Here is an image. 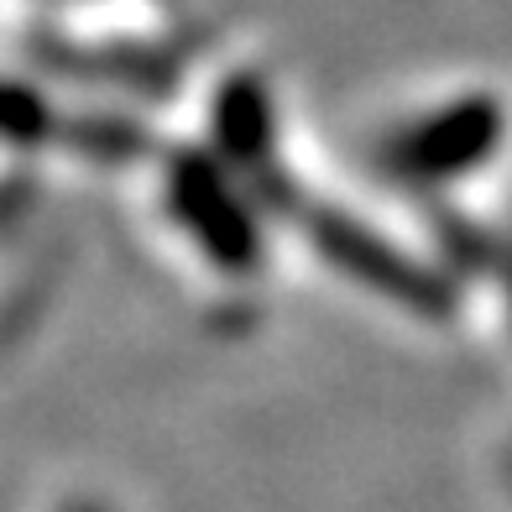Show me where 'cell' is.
Segmentation results:
<instances>
[{
	"instance_id": "cell-4",
	"label": "cell",
	"mask_w": 512,
	"mask_h": 512,
	"mask_svg": "<svg viewBox=\"0 0 512 512\" xmlns=\"http://www.w3.org/2000/svg\"><path fill=\"white\" fill-rule=\"evenodd\" d=\"M63 512H110V507H105V502H68Z\"/></svg>"
},
{
	"instance_id": "cell-5",
	"label": "cell",
	"mask_w": 512,
	"mask_h": 512,
	"mask_svg": "<svg viewBox=\"0 0 512 512\" xmlns=\"http://www.w3.org/2000/svg\"><path fill=\"white\" fill-rule=\"evenodd\" d=\"M507 309H512V262H507Z\"/></svg>"
},
{
	"instance_id": "cell-1",
	"label": "cell",
	"mask_w": 512,
	"mask_h": 512,
	"mask_svg": "<svg viewBox=\"0 0 512 512\" xmlns=\"http://www.w3.org/2000/svg\"><path fill=\"white\" fill-rule=\"evenodd\" d=\"M507 136V110L492 95H460L445 105H429L398 126L382 147V168L408 183V189H445L481 173L502 152Z\"/></svg>"
},
{
	"instance_id": "cell-2",
	"label": "cell",
	"mask_w": 512,
	"mask_h": 512,
	"mask_svg": "<svg viewBox=\"0 0 512 512\" xmlns=\"http://www.w3.org/2000/svg\"><path fill=\"white\" fill-rule=\"evenodd\" d=\"M168 209L183 225V236L209 256V267L230 277L262 267V230H256L246 178L236 168L225 173L204 152H178L168 168Z\"/></svg>"
},
{
	"instance_id": "cell-6",
	"label": "cell",
	"mask_w": 512,
	"mask_h": 512,
	"mask_svg": "<svg viewBox=\"0 0 512 512\" xmlns=\"http://www.w3.org/2000/svg\"><path fill=\"white\" fill-rule=\"evenodd\" d=\"M507 481H512V455H507Z\"/></svg>"
},
{
	"instance_id": "cell-3",
	"label": "cell",
	"mask_w": 512,
	"mask_h": 512,
	"mask_svg": "<svg viewBox=\"0 0 512 512\" xmlns=\"http://www.w3.org/2000/svg\"><path fill=\"white\" fill-rule=\"evenodd\" d=\"M309 241H319V251L330 256V262L340 272L361 277L366 288H377L387 298H403L408 309H424V314H445V283H439L434 272H424L418 262H408V256L398 246H387L377 230H366L356 220L335 215V209H309Z\"/></svg>"
}]
</instances>
